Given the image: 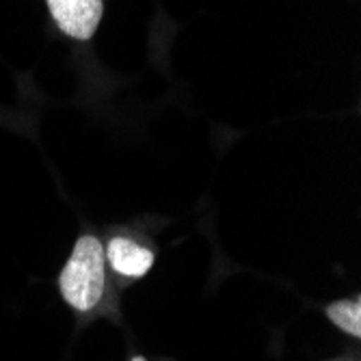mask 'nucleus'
Listing matches in <instances>:
<instances>
[{
    "label": "nucleus",
    "mask_w": 361,
    "mask_h": 361,
    "mask_svg": "<svg viewBox=\"0 0 361 361\" xmlns=\"http://www.w3.org/2000/svg\"><path fill=\"white\" fill-rule=\"evenodd\" d=\"M104 257V247L95 236L78 238L59 277L63 299L74 310L89 312L100 303L106 286Z\"/></svg>",
    "instance_id": "1"
},
{
    "label": "nucleus",
    "mask_w": 361,
    "mask_h": 361,
    "mask_svg": "<svg viewBox=\"0 0 361 361\" xmlns=\"http://www.w3.org/2000/svg\"><path fill=\"white\" fill-rule=\"evenodd\" d=\"M326 316L334 324H338L342 331L350 334L353 338L361 336V303L359 299L353 301H338L326 307Z\"/></svg>",
    "instance_id": "4"
},
{
    "label": "nucleus",
    "mask_w": 361,
    "mask_h": 361,
    "mask_svg": "<svg viewBox=\"0 0 361 361\" xmlns=\"http://www.w3.org/2000/svg\"><path fill=\"white\" fill-rule=\"evenodd\" d=\"M104 255L109 257L113 271L123 277H143L154 264V253L149 249L123 236L113 238Z\"/></svg>",
    "instance_id": "3"
},
{
    "label": "nucleus",
    "mask_w": 361,
    "mask_h": 361,
    "mask_svg": "<svg viewBox=\"0 0 361 361\" xmlns=\"http://www.w3.org/2000/svg\"><path fill=\"white\" fill-rule=\"evenodd\" d=\"M56 26L74 39H91L102 20V0H46Z\"/></svg>",
    "instance_id": "2"
},
{
    "label": "nucleus",
    "mask_w": 361,
    "mask_h": 361,
    "mask_svg": "<svg viewBox=\"0 0 361 361\" xmlns=\"http://www.w3.org/2000/svg\"><path fill=\"white\" fill-rule=\"evenodd\" d=\"M133 361H147V359H145V357H141V355H137V357H135Z\"/></svg>",
    "instance_id": "5"
}]
</instances>
